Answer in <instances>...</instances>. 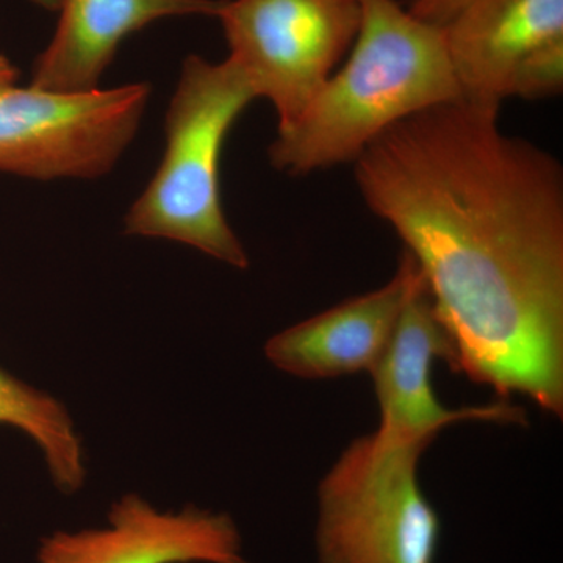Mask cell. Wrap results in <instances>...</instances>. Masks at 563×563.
I'll list each match as a JSON object with an SVG mask.
<instances>
[{
	"mask_svg": "<svg viewBox=\"0 0 563 563\" xmlns=\"http://www.w3.org/2000/svg\"><path fill=\"white\" fill-rule=\"evenodd\" d=\"M461 98L358 155L363 201L413 255L451 333V368L563 417V172Z\"/></svg>",
	"mask_w": 563,
	"mask_h": 563,
	"instance_id": "1",
	"label": "cell"
},
{
	"mask_svg": "<svg viewBox=\"0 0 563 563\" xmlns=\"http://www.w3.org/2000/svg\"><path fill=\"white\" fill-rule=\"evenodd\" d=\"M358 3L361 29L346 65L269 146L277 172L306 176L354 163L396 122L463 98L443 27L418 20L396 0Z\"/></svg>",
	"mask_w": 563,
	"mask_h": 563,
	"instance_id": "2",
	"label": "cell"
},
{
	"mask_svg": "<svg viewBox=\"0 0 563 563\" xmlns=\"http://www.w3.org/2000/svg\"><path fill=\"white\" fill-rule=\"evenodd\" d=\"M255 99L231 58L211 63L190 55L184 62L166 111L165 154L125 214L128 235L172 240L233 268L250 266L222 209L220 165L229 132Z\"/></svg>",
	"mask_w": 563,
	"mask_h": 563,
	"instance_id": "3",
	"label": "cell"
},
{
	"mask_svg": "<svg viewBox=\"0 0 563 563\" xmlns=\"http://www.w3.org/2000/svg\"><path fill=\"white\" fill-rule=\"evenodd\" d=\"M432 442L376 429L340 454L318 485V563L437 562L442 521L418 476Z\"/></svg>",
	"mask_w": 563,
	"mask_h": 563,
	"instance_id": "4",
	"label": "cell"
},
{
	"mask_svg": "<svg viewBox=\"0 0 563 563\" xmlns=\"http://www.w3.org/2000/svg\"><path fill=\"white\" fill-rule=\"evenodd\" d=\"M229 57L255 98L273 103L277 135L291 131L361 29L358 0H224Z\"/></svg>",
	"mask_w": 563,
	"mask_h": 563,
	"instance_id": "5",
	"label": "cell"
},
{
	"mask_svg": "<svg viewBox=\"0 0 563 563\" xmlns=\"http://www.w3.org/2000/svg\"><path fill=\"white\" fill-rule=\"evenodd\" d=\"M147 84L91 91L0 88V173L31 179H96L139 132Z\"/></svg>",
	"mask_w": 563,
	"mask_h": 563,
	"instance_id": "6",
	"label": "cell"
},
{
	"mask_svg": "<svg viewBox=\"0 0 563 563\" xmlns=\"http://www.w3.org/2000/svg\"><path fill=\"white\" fill-rule=\"evenodd\" d=\"M463 98H553L563 88V0H470L443 27Z\"/></svg>",
	"mask_w": 563,
	"mask_h": 563,
	"instance_id": "7",
	"label": "cell"
},
{
	"mask_svg": "<svg viewBox=\"0 0 563 563\" xmlns=\"http://www.w3.org/2000/svg\"><path fill=\"white\" fill-rule=\"evenodd\" d=\"M437 361L453 365L454 343L418 269L390 340L369 372L379 404L377 429L399 439L435 440L443 429L455 422H523V410L504 399L461 409L443 406L432 385Z\"/></svg>",
	"mask_w": 563,
	"mask_h": 563,
	"instance_id": "8",
	"label": "cell"
},
{
	"mask_svg": "<svg viewBox=\"0 0 563 563\" xmlns=\"http://www.w3.org/2000/svg\"><path fill=\"white\" fill-rule=\"evenodd\" d=\"M109 523L41 539L38 563H251L231 515L187 506L162 512L136 493L113 503Z\"/></svg>",
	"mask_w": 563,
	"mask_h": 563,
	"instance_id": "9",
	"label": "cell"
},
{
	"mask_svg": "<svg viewBox=\"0 0 563 563\" xmlns=\"http://www.w3.org/2000/svg\"><path fill=\"white\" fill-rule=\"evenodd\" d=\"M418 263L404 251L384 287L347 299L272 336L265 355L280 372L301 379H335L372 372L390 340Z\"/></svg>",
	"mask_w": 563,
	"mask_h": 563,
	"instance_id": "10",
	"label": "cell"
},
{
	"mask_svg": "<svg viewBox=\"0 0 563 563\" xmlns=\"http://www.w3.org/2000/svg\"><path fill=\"white\" fill-rule=\"evenodd\" d=\"M224 0H58L57 31L33 68V87L51 91L99 88L122 41L172 16L217 18Z\"/></svg>",
	"mask_w": 563,
	"mask_h": 563,
	"instance_id": "11",
	"label": "cell"
},
{
	"mask_svg": "<svg viewBox=\"0 0 563 563\" xmlns=\"http://www.w3.org/2000/svg\"><path fill=\"white\" fill-rule=\"evenodd\" d=\"M0 426L31 437L46 461L58 490L79 492L87 477L81 439L73 418L58 399L21 383L0 368Z\"/></svg>",
	"mask_w": 563,
	"mask_h": 563,
	"instance_id": "12",
	"label": "cell"
},
{
	"mask_svg": "<svg viewBox=\"0 0 563 563\" xmlns=\"http://www.w3.org/2000/svg\"><path fill=\"white\" fill-rule=\"evenodd\" d=\"M470 0H412L410 13L418 20L444 27Z\"/></svg>",
	"mask_w": 563,
	"mask_h": 563,
	"instance_id": "13",
	"label": "cell"
},
{
	"mask_svg": "<svg viewBox=\"0 0 563 563\" xmlns=\"http://www.w3.org/2000/svg\"><path fill=\"white\" fill-rule=\"evenodd\" d=\"M16 79L18 69L14 68L13 63L0 55V88L13 85Z\"/></svg>",
	"mask_w": 563,
	"mask_h": 563,
	"instance_id": "14",
	"label": "cell"
},
{
	"mask_svg": "<svg viewBox=\"0 0 563 563\" xmlns=\"http://www.w3.org/2000/svg\"><path fill=\"white\" fill-rule=\"evenodd\" d=\"M35 5L41 7L44 10H57L58 0H31Z\"/></svg>",
	"mask_w": 563,
	"mask_h": 563,
	"instance_id": "15",
	"label": "cell"
}]
</instances>
